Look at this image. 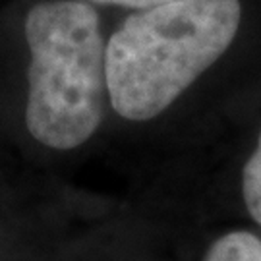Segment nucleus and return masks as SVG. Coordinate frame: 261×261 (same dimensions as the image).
I'll list each match as a JSON object with an SVG mask.
<instances>
[{
  "instance_id": "obj_1",
  "label": "nucleus",
  "mask_w": 261,
  "mask_h": 261,
  "mask_svg": "<svg viewBox=\"0 0 261 261\" xmlns=\"http://www.w3.org/2000/svg\"><path fill=\"white\" fill-rule=\"evenodd\" d=\"M240 0H178L124 19L107 43L112 109L134 122L165 112L226 53Z\"/></svg>"
},
{
  "instance_id": "obj_2",
  "label": "nucleus",
  "mask_w": 261,
  "mask_h": 261,
  "mask_svg": "<svg viewBox=\"0 0 261 261\" xmlns=\"http://www.w3.org/2000/svg\"><path fill=\"white\" fill-rule=\"evenodd\" d=\"M31 64L25 126L31 138L70 151L101 126L107 87V45L97 10L82 0L39 2L25 18Z\"/></svg>"
},
{
  "instance_id": "obj_3",
  "label": "nucleus",
  "mask_w": 261,
  "mask_h": 261,
  "mask_svg": "<svg viewBox=\"0 0 261 261\" xmlns=\"http://www.w3.org/2000/svg\"><path fill=\"white\" fill-rule=\"evenodd\" d=\"M203 261H261V240L248 230H230L207 248Z\"/></svg>"
},
{
  "instance_id": "obj_4",
  "label": "nucleus",
  "mask_w": 261,
  "mask_h": 261,
  "mask_svg": "<svg viewBox=\"0 0 261 261\" xmlns=\"http://www.w3.org/2000/svg\"><path fill=\"white\" fill-rule=\"evenodd\" d=\"M242 197L250 217L261 226V132L255 149L252 151L250 159L244 165Z\"/></svg>"
},
{
  "instance_id": "obj_5",
  "label": "nucleus",
  "mask_w": 261,
  "mask_h": 261,
  "mask_svg": "<svg viewBox=\"0 0 261 261\" xmlns=\"http://www.w3.org/2000/svg\"><path fill=\"white\" fill-rule=\"evenodd\" d=\"M87 4H101V6H122V8H134V10H151L165 6L170 2H178V0H82Z\"/></svg>"
}]
</instances>
